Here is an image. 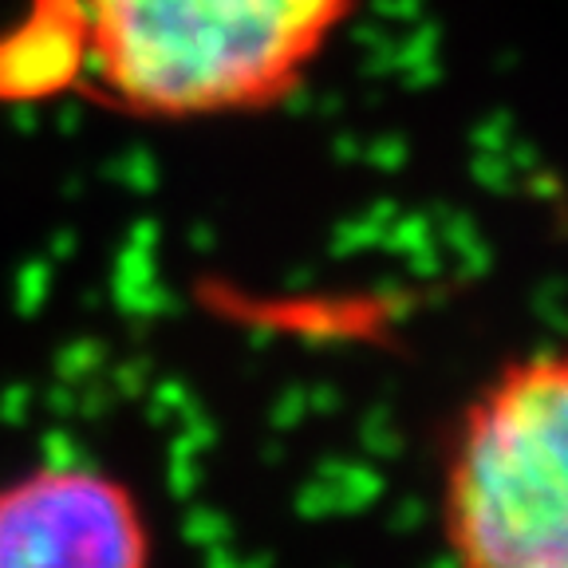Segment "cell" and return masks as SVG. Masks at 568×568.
Instances as JSON below:
<instances>
[{
	"label": "cell",
	"mask_w": 568,
	"mask_h": 568,
	"mask_svg": "<svg viewBox=\"0 0 568 568\" xmlns=\"http://www.w3.org/2000/svg\"><path fill=\"white\" fill-rule=\"evenodd\" d=\"M443 525L458 568H568V347L514 359L462 410Z\"/></svg>",
	"instance_id": "2"
},
{
	"label": "cell",
	"mask_w": 568,
	"mask_h": 568,
	"mask_svg": "<svg viewBox=\"0 0 568 568\" xmlns=\"http://www.w3.org/2000/svg\"><path fill=\"white\" fill-rule=\"evenodd\" d=\"M0 568H151V529L111 474L40 466L0 489Z\"/></svg>",
	"instance_id": "3"
},
{
	"label": "cell",
	"mask_w": 568,
	"mask_h": 568,
	"mask_svg": "<svg viewBox=\"0 0 568 568\" xmlns=\"http://www.w3.org/2000/svg\"><path fill=\"white\" fill-rule=\"evenodd\" d=\"M364 0H80L83 83L134 119L284 103Z\"/></svg>",
	"instance_id": "1"
},
{
	"label": "cell",
	"mask_w": 568,
	"mask_h": 568,
	"mask_svg": "<svg viewBox=\"0 0 568 568\" xmlns=\"http://www.w3.org/2000/svg\"><path fill=\"white\" fill-rule=\"evenodd\" d=\"M83 83L80 0H28L0 32V99L32 103Z\"/></svg>",
	"instance_id": "4"
}]
</instances>
